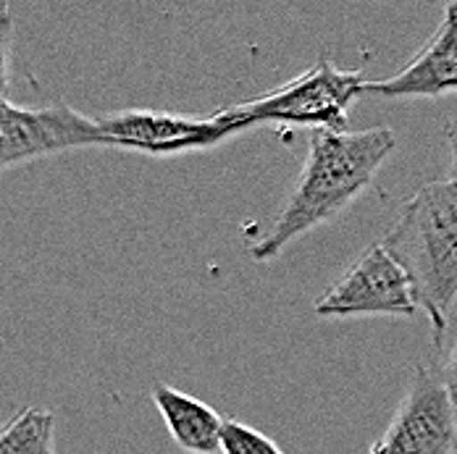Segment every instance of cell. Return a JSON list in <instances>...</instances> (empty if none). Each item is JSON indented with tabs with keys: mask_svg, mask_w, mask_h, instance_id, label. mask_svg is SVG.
<instances>
[{
	"mask_svg": "<svg viewBox=\"0 0 457 454\" xmlns=\"http://www.w3.org/2000/svg\"><path fill=\"white\" fill-rule=\"evenodd\" d=\"M450 153H453V163H450V182H457V135H450Z\"/></svg>",
	"mask_w": 457,
	"mask_h": 454,
	"instance_id": "cell-14",
	"label": "cell"
},
{
	"mask_svg": "<svg viewBox=\"0 0 457 454\" xmlns=\"http://www.w3.org/2000/svg\"><path fill=\"white\" fill-rule=\"evenodd\" d=\"M105 147L132 150L142 155H179L208 150L237 132L216 113L211 119H189L161 111H121L97 119Z\"/></svg>",
	"mask_w": 457,
	"mask_h": 454,
	"instance_id": "cell-7",
	"label": "cell"
},
{
	"mask_svg": "<svg viewBox=\"0 0 457 454\" xmlns=\"http://www.w3.org/2000/svg\"><path fill=\"white\" fill-rule=\"evenodd\" d=\"M368 454H457V405L442 370L415 367L389 428Z\"/></svg>",
	"mask_w": 457,
	"mask_h": 454,
	"instance_id": "cell-4",
	"label": "cell"
},
{
	"mask_svg": "<svg viewBox=\"0 0 457 454\" xmlns=\"http://www.w3.org/2000/svg\"><path fill=\"white\" fill-rule=\"evenodd\" d=\"M453 90H457V21L447 13L434 37L400 74L363 85V95L381 97H439Z\"/></svg>",
	"mask_w": 457,
	"mask_h": 454,
	"instance_id": "cell-8",
	"label": "cell"
},
{
	"mask_svg": "<svg viewBox=\"0 0 457 454\" xmlns=\"http://www.w3.org/2000/svg\"><path fill=\"white\" fill-rule=\"evenodd\" d=\"M221 454H281V450L266 433L228 417L221 428Z\"/></svg>",
	"mask_w": 457,
	"mask_h": 454,
	"instance_id": "cell-11",
	"label": "cell"
},
{
	"mask_svg": "<svg viewBox=\"0 0 457 454\" xmlns=\"http://www.w3.org/2000/svg\"><path fill=\"white\" fill-rule=\"evenodd\" d=\"M381 247L403 266L418 310L442 344L457 300V182H426L403 205Z\"/></svg>",
	"mask_w": 457,
	"mask_h": 454,
	"instance_id": "cell-2",
	"label": "cell"
},
{
	"mask_svg": "<svg viewBox=\"0 0 457 454\" xmlns=\"http://www.w3.org/2000/svg\"><path fill=\"white\" fill-rule=\"evenodd\" d=\"M11 40H13V13H11V5L8 3H0V103L8 95Z\"/></svg>",
	"mask_w": 457,
	"mask_h": 454,
	"instance_id": "cell-12",
	"label": "cell"
},
{
	"mask_svg": "<svg viewBox=\"0 0 457 454\" xmlns=\"http://www.w3.org/2000/svg\"><path fill=\"white\" fill-rule=\"evenodd\" d=\"M363 85L366 82L358 69H339L328 55H320L308 71L289 79L287 85L255 100L224 108L216 116L237 135L261 124L342 132L347 127V113L353 103L363 95Z\"/></svg>",
	"mask_w": 457,
	"mask_h": 454,
	"instance_id": "cell-3",
	"label": "cell"
},
{
	"mask_svg": "<svg viewBox=\"0 0 457 454\" xmlns=\"http://www.w3.org/2000/svg\"><path fill=\"white\" fill-rule=\"evenodd\" d=\"M153 402L161 412L177 447L189 454L221 452V428L224 417L192 394H184L169 384L153 386Z\"/></svg>",
	"mask_w": 457,
	"mask_h": 454,
	"instance_id": "cell-9",
	"label": "cell"
},
{
	"mask_svg": "<svg viewBox=\"0 0 457 454\" xmlns=\"http://www.w3.org/2000/svg\"><path fill=\"white\" fill-rule=\"evenodd\" d=\"M395 144L397 136L386 127L361 132H313L303 174L287 197L274 227L250 247L253 260H274L297 236L326 221H334L370 186L384 161L392 155Z\"/></svg>",
	"mask_w": 457,
	"mask_h": 454,
	"instance_id": "cell-1",
	"label": "cell"
},
{
	"mask_svg": "<svg viewBox=\"0 0 457 454\" xmlns=\"http://www.w3.org/2000/svg\"><path fill=\"white\" fill-rule=\"evenodd\" d=\"M313 313L319 318H412L418 313V302L403 266L381 244H373L320 294Z\"/></svg>",
	"mask_w": 457,
	"mask_h": 454,
	"instance_id": "cell-5",
	"label": "cell"
},
{
	"mask_svg": "<svg viewBox=\"0 0 457 454\" xmlns=\"http://www.w3.org/2000/svg\"><path fill=\"white\" fill-rule=\"evenodd\" d=\"M445 13H447V16H453V19H455V21H457V3H450Z\"/></svg>",
	"mask_w": 457,
	"mask_h": 454,
	"instance_id": "cell-15",
	"label": "cell"
},
{
	"mask_svg": "<svg viewBox=\"0 0 457 454\" xmlns=\"http://www.w3.org/2000/svg\"><path fill=\"white\" fill-rule=\"evenodd\" d=\"M79 147H105L97 119L74 111L66 103L47 108H19L8 100L0 103V169Z\"/></svg>",
	"mask_w": 457,
	"mask_h": 454,
	"instance_id": "cell-6",
	"label": "cell"
},
{
	"mask_svg": "<svg viewBox=\"0 0 457 454\" xmlns=\"http://www.w3.org/2000/svg\"><path fill=\"white\" fill-rule=\"evenodd\" d=\"M0 454H55V417L37 408L21 409L0 428Z\"/></svg>",
	"mask_w": 457,
	"mask_h": 454,
	"instance_id": "cell-10",
	"label": "cell"
},
{
	"mask_svg": "<svg viewBox=\"0 0 457 454\" xmlns=\"http://www.w3.org/2000/svg\"><path fill=\"white\" fill-rule=\"evenodd\" d=\"M442 378H445V384H447V389H450L453 402L457 405V344L453 347L450 358H447V365H445V370H442Z\"/></svg>",
	"mask_w": 457,
	"mask_h": 454,
	"instance_id": "cell-13",
	"label": "cell"
}]
</instances>
